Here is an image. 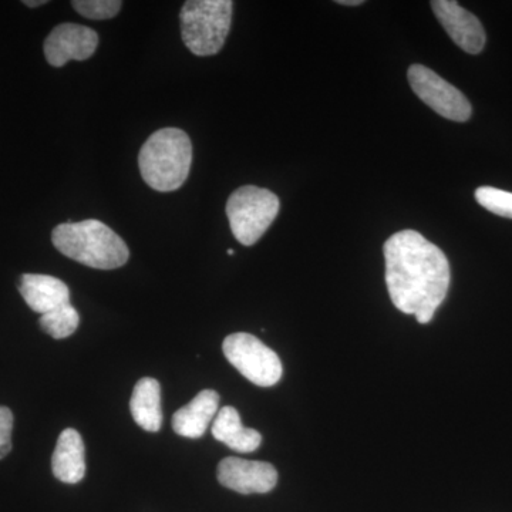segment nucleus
<instances>
[{"mask_svg":"<svg viewBox=\"0 0 512 512\" xmlns=\"http://www.w3.org/2000/svg\"><path fill=\"white\" fill-rule=\"evenodd\" d=\"M386 285L393 305L421 325L431 322L450 288V264L437 245L417 231L396 232L384 244Z\"/></svg>","mask_w":512,"mask_h":512,"instance_id":"1","label":"nucleus"},{"mask_svg":"<svg viewBox=\"0 0 512 512\" xmlns=\"http://www.w3.org/2000/svg\"><path fill=\"white\" fill-rule=\"evenodd\" d=\"M52 241L57 251L67 258L103 271L120 268L127 264L130 256L126 242L97 220L57 225L53 229Z\"/></svg>","mask_w":512,"mask_h":512,"instance_id":"2","label":"nucleus"},{"mask_svg":"<svg viewBox=\"0 0 512 512\" xmlns=\"http://www.w3.org/2000/svg\"><path fill=\"white\" fill-rule=\"evenodd\" d=\"M191 164V140L180 128H161L151 134L138 156L141 177L160 192L181 188L190 175Z\"/></svg>","mask_w":512,"mask_h":512,"instance_id":"3","label":"nucleus"},{"mask_svg":"<svg viewBox=\"0 0 512 512\" xmlns=\"http://www.w3.org/2000/svg\"><path fill=\"white\" fill-rule=\"evenodd\" d=\"M231 0H188L181 9L185 46L197 56L217 55L231 28Z\"/></svg>","mask_w":512,"mask_h":512,"instance_id":"4","label":"nucleus"},{"mask_svg":"<svg viewBox=\"0 0 512 512\" xmlns=\"http://www.w3.org/2000/svg\"><path fill=\"white\" fill-rule=\"evenodd\" d=\"M279 198L265 188L245 185L232 192L227 202L229 227L245 247L256 244L278 215Z\"/></svg>","mask_w":512,"mask_h":512,"instance_id":"5","label":"nucleus"},{"mask_svg":"<svg viewBox=\"0 0 512 512\" xmlns=\"http://www.w3.org/2000/svg\"><path fill=\"white\" fill-rule=\"evenodd\" d=\"M222 349L228 362L256 386L271 387L281 380L284 373L281 359L254 335H229Z\"/></svg>","mask_w":512,"mask_h":512,"instance_id":"6","label":"nucleus"},{"mask_svg":"<svg viewBox=\"0 0 512 512\" xmlns=\"http://www.w3.org/2000/svg\"><path fill=\"white\" fill-rule=\"evenodd\" d=\"M407 79L417 97L444 119L458 123L470 119L473 109L467 97L429 67L413 64Z\"/></svg>","mask_w":512,"mask_h":512,"instance_id":"7","label":"nucleus"},{"mask_svg":"<svg viewBox=\"0 0 512 512\" xmlns=\"http://www.w3.org/2000/svg\"><path fill=\"white\" fill-rule=\"evenodd\" d=\"M217 476L225 488L245 495L269 493L278 483V471L272 464L237 457L224 458Z\"/></svg>","mask_w":512,"mask_h":512,"instance_id":"8","label":"nucleus"},{"mask_svg":"<svg viewBox=\"0 0 512 512\" xmlns=\"http://www.w3.org/2000/svg\"><path fill=\"white\" fill-rule=\"evenodd\" d=\"M99 45V35L93 29L76 23H63L52 30L45 40V56L53 67H62L70 60L90 59Z\"/></svg>","mask_w":512,"mask_h":512,"instance_id":"9","label":"nucleus"},{"mask_svg":"<svg viewBox=\"0 0 512 512\" xmlns=\"http://www.w3.org/2000/svg\"><path fill=\"white\" fill-rule=\"evenodd\" d=\"M431 9L454 43L470 55L483 52L485 32L480 20L453 0H434Z\"/></svg>","mask_w":512,"mask_h":512,"instance_id":"10","label":"nucleus"},{"mask_svg":"<svg viewBox=\"0 0 512 512\" xmlns=\"http://www.w3.org/2000/svg\"><path fill=\"white\" fill-rule=\"evenodd\" d=\"M19 291L29 308L40 315L70 303L69 288L55 276L23 275L20 278Z\"/></svg>","mask_w":512,"mask_h":512,"instance_id":"11","label":"nucleus"},{"mask_svg":"<svg viewBox=\"0 0 512 512\" xmlns=\"http://www.w3.org/2000/svg\"><path fill=\"white\" fill-rule=\"evenodd\" d=\"M52 470L57 480L77 484L86 474V448L79 431L66 429L57 440L52 458Z\"/></svg>","mask_w":512,"mask_h":512,"instance_id":"12","label":"nucleus"},{"mask_svg":"<svg viewBox=\"0 0 512 512\" xmlns=\"http://www.w3.org/2000/svg\"><path fill=\"white\" fill-rule=\"evenodd\" d=\"M220 396L214 390H202L195 399L173 416V429L178 436L200 439L218 412Z\"/></svg>","mask_w":512,"mask_h":512,"instance_id":"13","label":"nucleus"},{"mask_svg":"<svg viewBox=\"0 0 512 512\" xmlns=\"http://www.w3.org/2000/svg\"><path fill=\"white\" fill-rule=\"evenodd\" d=\"M212 436L238 453H252L262 444L261 433L245 427L238 410L231 406L221 409L215 417Z\"/></svg>","mask_w":512,"mask_h":512,"instance_id":"14","label":"nucleus"},{"mask_svg":"<svg viewBox=\"0 0 512 512\" xmlns=\"http://www.w3.org/2000/svg\"><path fill=\"white\" fill-rule=\"evenodd\" d=\"M131 416L141 429L157 433L163 424L161 387L156 379L144 377L134 387L130 402Z\"/></svg>","mask_w":512,"mask_h":512,"instance_id":"15","label":"nucleus"},{"mask_svg":"<svg viewBox=\"0 0 512 512\" xmlns=\"http://www.w3.org/2000/svg\"><path fill=\"white\" fill-rule=\"evenodd\" d=\"M40 328L53 339H66L79 328L80 315L70 303L40 316Z\"/></svg>","mask_w":512,"mask_h":512,"instance_id":"16","label":"nucleus"},{"mask_svg":"<svg viewBox=\"0 0 512 512\" xmlns=\"http://www.w3.org/2000/svg\"><path fill=\"white\" fill-rule=\"evenodd\" d=\"M476 200L485 210L512 220V192L494 187H480L476 191Z\"/></svg>","mask_w":512,"mask_h":512,"instance_id":"17","label":"nucleus"},{"mask_svg":"<svg viewBox=\"0 0 512 512\" xmlns=\"http://www.w3.org/2000/svg\"><path fill=\"white\" fill-rule=\"evenodd\" d=\"M72 5L84 18L106 20L114 18L120 12L123 3L120 0H74Z\"/></svg>","mask_w":512,"mask_h":512,"instance_id":"18","label":"nucleus"},{"mask_svg":"<svg viewBox=\"0 0 512 512\" xmlns=\"http://www.w3.org/2000/svg\"><path fill=\"white\" fill-rule=\"evenodd\" d=\"M13 414L8 407H0V460L12 450Z\"/></svg>","mask_w":512,"mask_h":512,"instance_id":"19","label":"nucleus"},{"mask_svg":"<svg viewBox=\"0 0 512 512\" xmlns=\"http://www.w3.org/2000/svg\"><path fill=\"white\" fill-rule=\"evenodd\" d=\"M336 3L343 6H357L362 5L363 2L362 0H338Z\"/></svg>","mask_w":512,"mask_h":512,"instance_id":"20","label":"nucleus"},{"mask_svg":"<svg viewBox=\"0 0 512 512\" xmlns=\"http://www.w3.org/2000/svg\"><path fill=\"white\" fill-rule=\"evenodd\" d=\"M25 5L30 6V8H37V6L46 5V0H37V2H33V0H25Z\"/></svg>","mask_w":512,"mask_h":512,"instance_id":"21","label":"nucleus"}]
</instances>
